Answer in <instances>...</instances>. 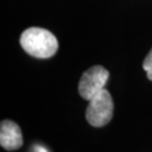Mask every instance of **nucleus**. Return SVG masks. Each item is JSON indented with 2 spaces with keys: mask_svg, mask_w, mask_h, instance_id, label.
Instances as JSON below:
<instances>
[{
  "mask_svg": "<svg viewBox=\"0 0 152 152\" xmlns=\"http://www.w3.org/2000/svg\"><path fill=\"white\" fill-rule=\"evenodd\" d=\"M23 50L38 59H48L56 53L59 49L58 39L52 33L41 27H29L20 35Z\"/></svg>",
  "mask_w": 152,
  "mask_h": 152,
  "instance_id": "nucleus-1",
  "label": "nucleus"
},
{
  "mask_svg": "<svg viewBox=\"0 0 152 152\" xmlns=\"http://www.w3.org/2000/svg\"><path fill=\"white\" fill-rule=\"evenodd\" d=\"M114 113V103L108 90L104 88L89 100L86 109V120L95 127H102L108 124Z\"/></svg>",
  "mask_w": 152,
  "mask_h": 152,
  "instance_id": "nucleus-2",
  "label": "nucleus"
},
{
  "mask_svg": "<svg viewBox=\"0 0 152 152\" xmlns=\"http://www.w3.org/2000/svg\"><path fill=\"white\" fill-rule=\"evenodd\" d=\"M109 78V72L102 65H95L83 72L79 81V94L83 99L90 100L98 92L102 91Z\"/></svg>",
  "mask_w": 152,
  "mask_h": 152,
  "instance_id": "nucleus-3",
  "label": "nucleus"
},
{
  "mask_svg": "<svg viewBox=\"0 0 152 152\" xmlns=\"http://www.w3.org/2000/svg\"><path fill=\"white\" fill-rule=\"evenodd\" d=\"M23 134L20 127L10 120H4L0 124V144L8 150H17L23 145Z\"/></svg>",
  "mask_w": 152,
  "mask_h": 152,
  "instance_id": "nucleus-4",
  "label": "nucleus"
},
{
  "mask_svg": "<svg viewBox=\"0 0 152 152\" xmlns=\"http://www.w3.org/2000/svg\"><path fill=\"white\" fill-rule=\"evenodd\" d=\"M143 69L147 72V77L152 81V49L143 61Z\"/></svg>",
  "mask_w": 152,
  "mask_h": 152,
  "instance_id": "nucleus-5",
  "label": "nucleus"
},
{
  "mask_svg": "<svg viewBox=\"0 0 152 152\" xmlns=\"http://www.w3.org/2000/svg\"><path fill=\"white\" fill-rule=\"evenodd\" d=\"M31 152H49V151L44 147H42V145H34V147L32 148Z\"/></svg>",
  "mask_w": 152,
  "mask_h": 152,
  "instance_id": "nucleus-6",
  "label": "nucleus"
}]
</instances>
